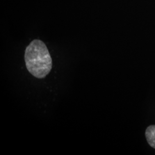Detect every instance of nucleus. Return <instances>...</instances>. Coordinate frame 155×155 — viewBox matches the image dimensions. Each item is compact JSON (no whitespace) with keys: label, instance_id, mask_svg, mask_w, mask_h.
<instances>
[{"label":"nucleus","instance_id":"2","mask_svg":"<svg viewBox=\"0 0 155 155\" xmlns=\"http://www.w3.org/2000/svg\"><path fill=\"white\" fill-rule=\"evenodd\" d=\"M145 136L150 146L155 149V125H150L147 127Z\"/></svg>","mask_w":155,"mask_h":155},{"label":"nucleus","instance_id":"1","mask_svg":"<svg viewBox=\"0 0 155 155\" xmlns=\"http://www.w3.org/2000/svg\"><path fill=\"white\" fill-rule=\"evenodd\" d=\"M25 61L28 71L35 77L42 79L50 73L52 61L48 50L40 40H34L25 51Z\"/></svg>","mask_w":155,"mask_h":155}]
</instances>
